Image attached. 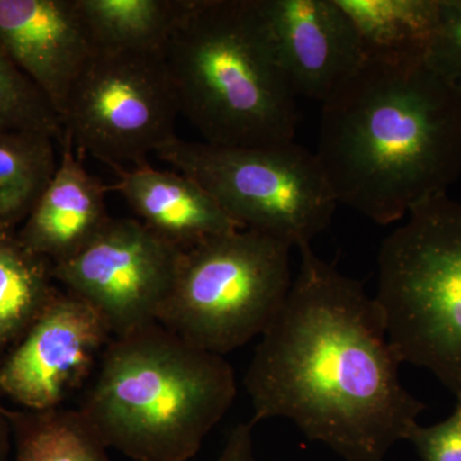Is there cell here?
<instances>
[{"label":"cell","instance_id":"cell-12","mask_svg":"<svg viewBox=\"0 0 461 461\" xmlns=\"http://www.w3.org/2000/svg\"><path fill=\"white\" fill-rule=\"evenodd\" d=\"M0 48L62 121L69 94L94 54L76 0H0Z\"/></svg>","mask_w":461,"mask_h":461},{"label":"cell","instance_id":"cell-3","mask_svg":"<svg viewBox=\"0 0 461 461\" xmlns=\"http://www.w3.org/2000/svg\"><path fill=\"white\" fill-rule=\"evenodd\" d=\"M78 411L100 438L135 461H187L223 420L235 372L156 323L113 338Z\"/></svg>","mask_w":461,"mask_h":461},{"label":"cell","instance_id":"cell-6","mask_svg":"<svg viewBox=\"0 0 461 461\" xmlns=\"http://www.w3.org/2000/svg\"><path fill=\"white\" fill-rule=\"evenodd\" d=\"M291 249L242 229L187 249L158 323L222 357L247 345L263 335L286 300Z\"/></svg>","mask_w":461,"mask_h":461},{"label":"cell","instance_id":"cell-11","mask_svg":"<svg viewBox=\"0 0 461 461\" xmlns=\"http://www.w3.org/2000/svg\"><path fill=\"white\" fill-rule=\"evenodd\" d=\"M269 47L296 96L323 103L364 60L336 0H253Z\"/></svg>","mask_w":461,"mask_h":461},{"label":"cell","instance_id":"cell-14","mask_svg":"<svg viewBox=\"0 0 461 461\" xmlns=\"http://www.w3.org/2000/svg\"><path fill=\"white\" fill-rule=\"evenodd\" d=\"M108 191L118 194L142 224L176 247H195L205 240L241 230L195 180L150 165L113 169Z\"/></svg>","mask_w":461,"mask_h":461},{"label":"cell","instance_id":"cell-4","mask_svg":"<svg viewBox=\"0 0 461 461\" xmlns=\"http://www.w3.org/2000/svg\"><path fill=\"white\" fill-rule=\"evenodd\" d=\"M165 58L181 114L206 144L249 148L294 141L297 96L253 0H187Z\"/></svg>","mask_w":461,"mask_h":461},{"label":"cell","instance_id":"cell-17","mask_svg":"<svg viewBox=\"0 0 461 461\" xmlns=\"http://www.w3.org/2000/svg\"><path fill=\"white\" fill-rule=\"evenodd\" d=\"M51 263L16 232L0 233V360L17 344L58 290Z\"/></svg>","mask_w":461,"mask_h":461},{"label":"cell","instance_id":"cell-24","mask_svg":"<svg viewBox=\"0 0 461 461\" xmlns=\"http://www.w3.org/2000/svg\"><path fill=\"white\" fill-rule=\"evenodd\" d=\"M12 445V429L7 409L0 402V461L7 460Z\"/></svg>","mask_w":461,"mask_h":461},{"label":"cell","instance_id":"cell-18","mask_svg":"<svg viewBox=\"0 0 461 461\" xmlns=\"http://www.w3.org/2000/svg\"><path fill=\"white\" fill-rule=\"evenodd\" d=\"M58 162L54 139L0 131V233L16 232L50 186Z\"/></svg>","mask_w":461,"mask_h":461},{"label":"cell","instance_id":"cell-13","mask_svg":"<svg viewBox=\"0 0 461 461\" xmlns=\"http://www.w3.org/2000/svg\"><path fill=\"white\" fill-rule=\"evenodd\" d=\"M60 160L50 186L16 232L36 256L51 264L74 256L109 220L108 185L91 175L81 154L62 136Z\"/></svg>","mask_w":461,"mask_h":461},{"label":"cell","instance_id":"cell-16","mask_svg":"<svg viewBox=\"0 0 461 461\" xmlns=\"http://www.w3.org/2000/svg\"><path fill=\"white\" fill-rule=\"evenodd\" d=\"M187 0H76L94 51H165Z\"/></svg>","mask_w":461,"mask_h":461},{"label":"cell","instance_id":"cell-2","mask_svg":"<svg viewBox=\"0 0 461 461\" xmlns=\"http://www.w3.org/2000/svg\"><path fill=\"white\" fill-rule=\"evenodd\" d=\"M338 204L379 226L461 175V96L424 59H364L321 103L315 150Z\"/></svg>","mask_w":461,"mask_h":461},{"label":"cell","instance_id":"cell-22","mask_svg":"<svg viewBox=\"0 0 461 461\" xmlns=\"http://www.w3.org/2000/svg\"><path fill=\"white\" fill-rule=\"evenodd\" d=\"M408 441L423 461H461V400L447 420L429 427L417 424Z\"/></svg>","mask_w":461,"mask_h":461},{"label":"cell","instance_id":"cell-15","mask_svg":"<svg viewBox=\"0 0 461 461\" xmlns=\"http://www.w3.org/2000/svg\"><path fill=\"white\" fill-rule=\"evenodd\" d=\"M353 25L364 59H424L438 0H336Z\"/></svg>","mask_w":461,"mask_h":461},{"label":"cell","instance_id":"cell-20","mask_svg":"<svg viewBox=\"0 0 461 461\" xmlns=\"http://www.w3.org/2000/svg\"><path fill=\"white\" fill-rule=\"evenodd\" d=\"M0 131L45 133L62 140L63 124L35 84L0 48Z\"/></svg>","mask_w":461,"mask_h":461},{"label":"cell","instance_id":"cell-19","mask_svg":"<svg viewBox=\"0 0 461 461\" xmlns=\"http://www.w3.org/2000/svg\"><path fill=\"white\" fill-rule=\"evenodd\" d=\"M14 461H109L104 444L78 409L8 411Z\"/></svg>","mask_w":461,"mask_h":461},{"label":"cell","instance_id":"cell-21","mask_svg":"<svg viewBox=\"0 0 461 461\" xmlns=\"http://www.w3.org/2000/svg\"><path fill=\"white\" fill-rule=\"evenodd\" d=\"M424 62L461 96V0H438V16Z\"/></svg>","mask_w":461,"mask_h":461},{"label":"cell","instance_id":"cell-10","mask_svg":"<svg viewBox=\"0 0 461 461\" xmlns=\"http://www.w3.org/2000/svg\"><path fill=\"white\" fill-rule=\"evenodd\" d=\"M112 339L95 309L58 287L38 320L0 360V395L26 411L63 406L90 381Z\"/></svg>","mask_w":461,"mask_h":461},{"label":"cell","instance_id":"cell-7","mask_svg":"<svg viewBox=\"0 0 461 461\" xmlns=\"http://www.w3.org/2000/svg\"><path fill=\"white\" fill-rule=\"evenodd\" d=\"M156 156L199 182L242 230L293 248L329 229L339 205L315 151L295 141L227 148L176 138Z\"/></svg>","mask_w":461,"mask_h":461},{"label":"cell","instance_id":"cell-8","mask_svg":"<svg viewBox=\"0 0 461 461\" xmlns=\"http://www.w3.org/2000/svg\"><path fill=\"white\" fill-rule=\"evenodd\" d=\"M181 114L165 51H94L68 96L63 136L112 169L149 165Z\"/></svg>","mask_w":461,"mask_h":461},{"label":"cell","instance_id":"cell-23","mask_svg":"<svg viewBox=\"0 0 461 461\" xmlns=\"http://www.w3.org/2000/svg\"><path fill=\"white\" fill-rule=\"evenodd\" d=\"M253 424L240 423L230 430L221 456L215 461H257L253 450Z\"/></svg>","mask_w":461,"mask_h":461},{"label":"cell","instance_id":"cell-1","mask_svg":"<svg viewBox=\"0 0 461 461\" xmlns=\"http://www.w3.org/2000/svg\"><path fill=\"white\" fill-rule=\"evenodd\" d=\"M299 273L244 375L250 423L285 418L348 461H382L426 405L402 386L375 297L299 249Z\"/></svg>","mask_w":461,"mask_h":461},{"label":"cell","instance_id":"cell-5","mask_svg":"<svg viewBox=\"0 0 461 461\" xmlns=\"http://www.w3.org/2000/svg\"><path fill=\"white\" fill-rule=\"evenodd\" d=\"M406 217L379 248L373 297L402 363L461 400V203L445 194Z\"/></svg>","mask_w":461,"mask_h":461},{"label":"cell","instance_id":"cell-9","mask_svg":"<svg viewBox=\"0 0 461 461\" xmlns=\"http://www.w3.org/2000/svg\"><path fill=\"white\" fill-rule=\"evenodd\" d=\"M184 253L138 218L109 217L77 253L51 264V272L120 338L158 323Z\"/></svg>","mask_w":461,"mask_h":461}]
</instances>
